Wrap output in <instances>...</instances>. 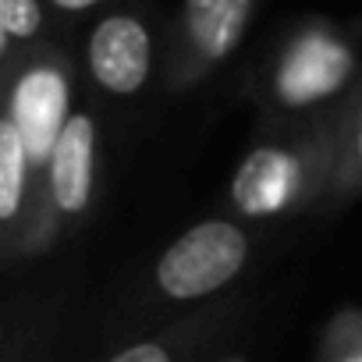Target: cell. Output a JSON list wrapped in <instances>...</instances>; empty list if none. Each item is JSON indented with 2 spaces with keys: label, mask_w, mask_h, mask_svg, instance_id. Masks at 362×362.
Returning <instances> with one entry per match:
<instances>
[{
  "label": "cell",
  "mask_w": 362,
  "mask_h": 362,
  "mask_svg": "<svg viewBox=\"0 0 362 362\" xmlns=\"http://www.w3.org/2000/svg\"><path fill=\"white\" fill-rule=\"evenodd\" d=\"M337 149V107L305 121H263L242 156L228 203L245 221H284L327 203Z\"/></svg>",
  "instance_id": "6da1fadb"
},
{
  "label": "cell",
  "mask_w": 362,
  "mask_h": 362,
  "mask_svg": "<svg viewBox=\"0 0 362 362\" xmlns=\"http://www.w3.org/2000/svg\"><path fill=\"white\" fill-rule=\"evenodd\" d=\"M362 78L358 40L351 29L309 15L298 18L256 71L263 121H305L334 110Z\"/></svg>",
  "instance_id": "7a4b0ae2"
},
{
  "label": "cell",
  "mask_w": 362,
  "mask_h": 362,
  "mask_svg": "<svg viewBox=\"0 0 362 362\" xmlns=\"http://www.w3.org/2000/svg\"><path fill=\"white\" fill-rule=\"evenodd\" d=\"M100 170V124L93 107H75L43 174L33 224L15 249V256H43L71 228H78L96 199Z\"/></svg>",
  "instance_id": "3957f363"
},
{
  "label": "cell",
  "mask_w": 362,
  "mask_h": 362,
  "mask_svg": "<svg viewBox=\"0 0 362 362\" xmlns=\"http://www.w3.org/2000/svg\"><path fill=\"white\" fill-rule=\"evenodd\" d=\"M252 259V235L231 217L181 231L153 263V288L170 305H192L228 291Z\"/></svg>",
  "instance_id": "277c9868"
},
{
  "label": "cell",
  "mask_w": 362,
  "mask_h": 362,
  "mask_svg": "<svg viewBox=\"0 0 362 362\" xmlns=\"http://www.w3.org/2000/svg\"><path fill=\"white\" fill-rule=\"evenodd\" d=\"M259 0H181L163 47V89L181 96L217 75L252 29Z\"/></svg>",
  "instance_id": "5b68a950"
},
{
  "label": "cell",
  "mask_w": 362,
  "mask_h": 362,
  "mask_svg": "<svg viewBox=\"0 0 362 362\" xmlns=\"http://www.w3.org/2000/svg\"><path fill=\"white\" fill-rule=\"evenodd\" d=\"M71 82H75V64L68 50L57 43L40 47L25 54L18 64L4 68V114L18 124L36 174L43 181L50 153L71 117ZM43 189V185H40Z\"/></svg>",
  "instance_id": "8992f818"
},
{
  "label": "cell",
  "mask_w": 362,
  "mask_h": 362,
  "mask_svg": "<svg viewBox=\"0 0 362 362\" xmlns=\"http://www.w3.org/2000/svg\"><path fill=\"white\" fill-rule=\"evenodd\" d=\"M82 68L96 93L110 100L139 96L156 68L153 15L135 0H124V4L103 11L86 36Z\"/></svg>",
  "instance_id": "52a82bcc"
},
{
  "label": "cell",
  "mask_w": 362,
  "mask_h": 362,
  "mask_svg": "<svg viewBox=\"0 0 362 362\" xmlns=\"http://www.w3.org/2000/svg\"><path fill=\"white\" fill-rule=\"evenodd\" d=\"M235 305H210L203 316H189L156 337H139L114 351L107 362H199V355L224 334Z\"/></svg>",
  "instance_id": "ba28073f"
},
{
  "label": "cell",
  "mask_w": 362,
  "mask_h": 362,
  "mask_svg": "<svg viewBox=\"0 0 362 362\" xmlns=\"http://www.w3.org/2000/svg\"><path fill=\"white\" fill-rule=\"evenodd\" d=\"M362 196V78L337 103V149L327 189V210H341Z\"/></svg>",
  "instance_id": "9c48e42d"
},
{
  "label": "cell",
  "mask_w": 362,
  "mask_h": 362,
  "mask_svg": "<svg viewBox=\"0 0 362 362\" xmlns=\"http://www.w3.org/2000/svg\"><path fill=\"white\" fill-rule=\"evenodd\" d=\"M50 43L47 0H0V71Z\"/></svg>",
  "instance_id": "30bf717a"
},
{
  "label": "cell",
  "mask_w": 362,
  "mask_h": 362,
  "mask_svg": "<svg viewBox=\"0 0 362 362\" xmlns=\"http://www.w3.org/2000/svg\"><path fill=\"white\" fill-rule=\"evenodd\" d=\"M320 362H362V313H341L330 323Z\"/></svg>",
  "instance_id": "8fae6325"
},
{
  "label": "cell",
  "mask_w": 362,
  "mask_h": 362,
  "mask_svg": "<svg viewBox=\"0 0 362 362\" xmlns=\"http://www.w3.org/2000/svg\"><path fill=\"white\" fill-rule=\"evenodd\" d=\"M117 4H124V0H47L50 15H57V18H86V15H96V11L103 15Z\"/></svg>",
  "instance_id": "7c38bea8"
},
{
  "label": "cell",
  "mask_w": 362,
  "mask_h": 362,
  "mask_svg": "<svg viewBox=\"0 0 362 362\" xmlns=\"http://www.w3.org/2000/svg\"><path fill=\"white\" fill-rule=\"evenodd\" d=\"M351 33H355V40H358V47H362V18H358V22L351 25Z\"/></svg>",
  "instance_id": "4fadbf2b"
}]
</instances>
